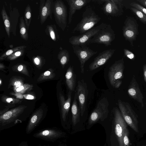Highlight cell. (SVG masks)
<instances>
[{"label":"cell","instance_id":"obj_23","mask_svg":"<svg viewBox=\"0 0 146 146\" xmlns=\"http://www.w3.org/2000/svg\"><path fill=\"white\" fill-rule=\"evenodd\" d=\"M71 107L72 121L74 125H75L80 121V109L78 105L77 97L76 92Z\"/></svg>","mask_w":146,"mask_h":146},{"label":"cell","instance_id":"obj_30","mask_svg":"<svg viewBox=\"0 0 146 146\" xmlns=\"http://www.w3.org/2000/svg\"><path fill=\"white\" fill-rule=\"evenodd\" d=\"M26 47V46L22 45L9 50L1 55L0 57V60H3L14 52L23 49H25Z\"/></svg>","mask_w":146,"mask_h":146},{"label":"cell","instance_id":"obj_44","mask_svg":"<svg viewBox=\"0 0 146 146\" xmlns=\"http://www.w3.org/2000/svg\"><path fill=\"white\" fill-rule=\"evenodd\" d=\"M106 0H92V2L96 3L99 4L104 3Z\"/></svg>","mask_w":146,"mask_h":146},{"label":"cell","instance_id":"obj_2","mask_svg":"<svg viewBox=\"0 0 146 146\" xmlns=\"http://www.w3.org/2000/svg\"><path fill=\"white\" fill-rule=\"evenodd\" d=\"M27 106L20 105L0 115V131L13 127L23 120L21 116Z\"/></svg>","mask_w":146,"mask_h":146},{"label":"cell","instance_id":"obj_20","mask_svg":"<svg viewBox=\"0 0 146 146\" xmlns=\"http://www.w3.org/2000/svg\"><path fill=\"white\" fill-rule=\"evenodd\" d=\"M72 92L69 91L68 95V98L66 100L63 95L60 93L59 99L60 105L61 117L63 122L66 121L67 116L69 111L72 98Z\"/></svg>","mask_w":146,"mask_h":146},{"label":"cell","instance_id":"obj_33","mask_svg":"<svg viewBox=\"0 0 146 146\" xmlns=\"http://www.w3.org/2000/svg\"><path fill=\"white\" fill-rule=\"evenodd\" d=\"M131 9L143 22L146 23V15L134 7H131Z\"/></svg>","mask_w":146,"mask_h":146},{"label":"cell","instance_id":"obj_7","mask_svg":"<svg viewBox=\"0 0 146 146\" xmlns=\"http://www.w3.org/2000/svg\"><path fill=\"white\" fill-rule=\"evenodd\" d=\"M109 102L107 98L104 97L101 99L90 116L89 124H94L99 120L103 121L106 119L109 113Z\"/></svg>","mask_w":146,"mask_h":146},{"label":"cell","instance_id":"obj_24","mask_svg":"<svg viewBox=\"0 0 146 146\" xmlns=\"http://www.w3.org/2000/svg\"><path fill=\"white\" fill-rule=\"evenodd\" d=\"M45 32L54 41H58L59 38L56 26L54 24L47 25Z\"/></svg>","mask_w":146,"mask_h":146},{"label":"cell","instance_id":"obj_13","mask_svg":"<svg viewBox=\"0 0 146 146\" xmlns=\"http://www.w3.org/2000/svg\"><path fill=\"white\" fill-rule=\"evenodd\" d=\"M138 25L135 20L129 17L124 22L123 34L125 39L129 41L135 40L138 34Z\"/></svg>","mask_w":146,"mask_h":146},{"label":"cell","instance_id":"obj_17","mask_svg":"<svg viewBox=\"0 0 146 146\" xmlns=\"http://www.w3.org/2000/svg\"><path fill=\"white\" fill-rule=\"evenodd\" d=\"M127 93L131 98L140 103L142 108L144 106L143 102L144 97L135 77L134 76L129 86Z\"/></svg>","mask_w":146,"mask_h":146},{"label":"cell","instance_id":"obj_11","mask_svg":"<svg viewBox=\"0 0 146 146\" xmlns=\"http://www.w3.org/2000/svg\"><path fill=\"white\" fill-rule=\"evenodd\" d=\"M74 52L78 57L80 62L81 72H84V65L85 62L92 56L97 54V51H94L86 46L72 45Z\"/></svg>","mask_w":146,"mask_h":146},{"label":"cell","instance_id":"obj_36","mask_svg":"<svg viewBox=\"0 0 146 146\" xmlns=\"http://www.w3.org/2000/svg\"><path fill=\"white\" fill-rule=\"evenodd\" d=\"M24 84L23 79L21 78H14L10 81V85L14 87H19Z\"/></svg>","mask_w":146,"mask_h":146},{"label":"cell","instance_id":"obj_26","mask_svg":"<svg viewBox=\"0 0 146 146\" xmlns=\"http://www.w3.org/2000/svg\"><path fill=\"white\" fill-rule=\"evenodd\" d=\"M57 57L62 68H64L69 60V52L66 49L61 50L58 52Z\"/></svg>","mask_w":146,"mask_h":146},{"label":"cell","instance_id":"obj_50","mask_svg":"<svg viewBox=\"0 0 146 146\" xmlns=\"http://www.w3.org/2000/svg\"><path fill=\"white\" fill-rule=\"evenodd\" d=\"M1 84H2V81H1V79H0V85L1 86Z\"/></svg>","mask_w":146,"mask_h":146},{"label":"cell","instance_id":"obj_41","mask_svg":"<svg viewBox=\"0 0 146 146\" xmlns=\"http://www.w3.org/2000/svg\"><path fill=\"white\" fill-rule=\"evenodd\" d=\"M23 96L24 98L28 100H34L35 98V97L34 96L29 94H24Z\"/></svg>","mask_w":146,"mask_h":146},{"label":"cell","instance_id":"obj_47","mask_svg":"<svg viewBox=\"0 0 146 146\" xmlns=\"http://www.w3.org/2000/svg\"><path fill=\"white\" fill-rule=\"evenodd\" d=\"M13 94V95H14L15 96H16L17 97H18V98H21V99L23 98V95H22L21 94H19V93H15V94H14V93H13V94Z\"/></svg>","mask_w":146,"mask_h":146},{"label":"cell","instance_id":"obj_49","mask_svg":"<svg viewBox=\"0 0 146 146\" xmlns=\"http://www.w3.org/2000/svg\"><path fill=\"white\" fill-rule=\"evenodd\" d=\"M58 146H65V145L63 144H61L59 145Z\"/></svg>","mask_w":146,"mask_h":146},{"label":"cell","instance_id":"obj_38","mask_svg":"<svg viewBox=\"0 0 146 146\" xmlns=\"http://www.w3.org/2000/svg\"><path fill=\"white\" fill-rule=\"evenodd\" d=\"M33 60L35 64L39 66H41L44 60L42 57L38 55L34 57Z\"/></svg>","mask_w":146,"mask_h":146},{"label":"cell","instance_id":"obj_3","mask_svg":"<svg viewBox=\"0 0 146 146\" xmlns=\"http://www.w3.org/2000/svg\"><path fill=\"white\" fill-rule=\"evenodd\" d=\"M118 105L121 114L126 123L133 130L138 132L137 116L129 104L119 99Z\"/></svg>","mask_w":146,"mask_h":146},{"label":"cell","instance_id":"obj_39","mask_svg":"<svg viewBox=\"0 0 146 146\" xmlns=\"http://www.w3.org/2000/svg\"><path fill=\"white\" fill-rule=\"evenodd\" d=\"M123 50L125 55L128 58L131 60L135 59V55L132 52L126 49H124Z\"/></svg>","mask_w":146,"mask_h":146},{"label":"cell","instance_id":"obj_37","mask_svg":"<svg viewBox=\"0 0 146 146\" xmlns=\"http://www.w3.org/2000/svg\"><path fill=\"white\" fill-rule=\"evenodd\" d=\"M130 5L133 7L135 8L146 15V8L139 4L135 3L132 2L130 4Z\"/></svg>","mask_w":146,"mask_h":146},{"label":"cell","instance_id":"obj_1","mask_svg":"<svg viewBox=\"0 0 146 146\" xmlns=\"http://www.w3.org/2000/svg\"><path fill=\"white\" fill-rule=\"evenodd\" d=\"M101 19L92 8L88 6L83 13L81 20L73 29L72 33L78 32L81 34H83L93 28Z\"/></svg>","mask_w":146,"mask_h":146},{"label":"cell","instance_id":"obj_12","mask_svg":"<svg viewBox=\"0 0 146 146\" xmlns=\"http://www.w3.org/2000/svg\"><path fill=\"white\" fill-rule=\"evenodd\" d=\"M77 83L76 93L77 99L79 103L80 115L82 116L86 109L88 90L87 89V84L83 79L78 81Z\"/></svg>","mask_w":146,"mask_h":146},{"label":"cell","instance_id":"obj_19","mask_svg":"<svg viewBox=\"0 0 146 146\" xmlns=\"http://www.w3.org/2000/svg\"><path fill=\"white\" fill-rule=\"evenodd\" d=\"M69 6L68 24L70 25L73 15L76 11L81 9L88 3L92 2V0H66Z\"/></svg>","mask_w":146,"mask_h":146},{"label":"cell","instance_id":"obj_25","mask_svg":"<svg viewBox=\"0 0 146 146\" xmlns=\"http://www.w3.org/2000/svg\"><path fill=\"white\" fill-rule=\"evenodd\" d=\"M1 14L7 35L9 38L10 36V33L11 32V24L9 18L7 14L5 7L4 5H3L2 8L1 10Z\"/></svg>","mask_w":146,"mask_h":146},{"label":"cell","instance_id":"obj_10","mask_svg":"<svg viewBox=\"0 0 146 146\" xmlns=\"http://www.w3.org/2000/svg\"><path fill=\"white\" fill-rule=\"evenodd\" d=\"M64 132L55 127L46 128L41 129L34 133V137L41 139L45 141L54 142L63 137Z\"/></svg>","mask_w":146,"mask_h":146},{"label":"cell","instance_id":"obj_31","mask_svg":"<svg viewBox=\"0 0 146 146\" xmlns=\"http://www.w3.org/2000/svg\"><path fill=\"white\" fill-rule=\"evenodd\" d=\"M33 87V85L25 84L19 87H14V90L15 93L21 94L30 91Z\"/></svg>","mask_w":146,"mask_h":146},{"label":"cell","instance_id":"obj_4","mask_svg":"<svg viewBox=\"0 0 146 146\" xmlns=\"http://www.w3.org/2000/svg\"><path fill=\"white\" fill-rule=\"evenodd\" d=\"M124 69L123 58L116 61L109 68L108 76L111 86L118 88L122 83Z\"/></svg>","mask_w":146,"mask_h":146},{"label":"cell","instance_id":"obj_21","mask_svg":"<svg viewBox=\"0 0 146 146\" xmlns=\"http://www.w3.org/2000/svg\"><path fill=\"white\" fill-rule=\"evenodd\" d=\"M9 10L11 32L14 35L16 36L17 27L20 15L19 12L17 8L15 7L12 8L11 4L10 5Z\"/></svg>","mask_w":146,"mask_h":146},{"label":"cell","instance_id":"obj_5","mask_svg":"<svg viewBox=\"0 0 146 146\" xmlns=\"http://www.w3.org/2000/svg\"><path fill=\"white\" fill-rule=\"evenodd\" d=\"M115 35L111 25L107 24L89 40L88 44L97 43L108 46L111 45L115 38Z\"/></svg>","mask_w":146,"mask_h":146},{"label":"cell","instance_id":"obj_16","mask_svg":"<svg viewBox=\"0 0 146 146\" xmlns=\"http://www.w3.org/2000/svg\"><path fill=\"white\" fill-rule=\"evenodd\" d=\"M115 51V49H110L100 53L89 65L90 70H95L104 64L112 57Z\"/></svg>","mask_w":146,"mask_h":146},{"label":"cell","instance_id":"obj_9","mask_svg":"<svg viewBox=\"0 0 146 146\" xmlns=\"http://www.w3.org/2000/svg\"><path fill=\"white\" fill-rule=\"evenodd\" d=\"M114 120L115 133L119 146H124L123 139L125 132L127 129V123L117 107L114 108Z\"/></svg>","mask_w":146,"mask_h":146},{"label":"cell","instance_id":"obj_35","mask_svg":"<svg viewBox=\"0 0 146 146\" xmlns=\"http://www.w3.org/2000/svg\"><path fill=\"white\" fill-rule=\"evenodd\" d=\"M25 51V49H23L16 51L8 56L7 59L9 60H13L22 56Z\"/></svg>","mask_w":146,"mask_h":146},{"label":"cell","instance_id":"obj_45","mask_svg":"<svg viewBox=\"0 0 146 146\" xmlns=\"http://www.w3.org/2000/svg\"><path fill=\"white\" fill-rule=\"evenodd\" d=\"M137 1L146 7V0H137Z\"/></svg>","mask_w":146,"mask_h":146},{"label":"cell","instance_id":"obj_40","mask_svg":"<svg viewBox=\"0 0 146 146\" xmlns=\"http://www.w3.org/2000/svg\"><path fill=\"white\" fill-rule=\"evenodd\" d=\"M128 136V130L127 129L125 132L123 139L124 146H129Z\"/></svg>","mask_w":146,"mask_h":146},{"label":"cell","instance_id":"obj_8","mask_svg":"<svg viewBox=\"0 0 146 146\" xmlns=\"http://www.w3.org/2000/svg\"><path fill=\"white\" fill-rule=\"evenodd\" d=\"M107 25L106 23H102L83 34L71 36L69 39V42L72 45L85 46L88 44V41L91 38Z\"/></svg>","mask_w":146,"mask_h":146},{"label":"cell","instance_id":"obj_46","mask_svg":"<svg viewBox=\"0 0 146 146\" xmlns=\"http://www.w3.org/2000/svg\"><path fill=\"white\" fill-rule=\"evenodd\" d=\"M9 108L8 107H7L5 109L3 110H1L0 111V115H2L4 114L7 111H8Z\"/></svg>","mask_w":146,"mask_h":146},{"label":"cell","instance_id":"obj_14","mask_svg":"<svg viewBox=\"0 0 146 146\" xmlns=\"http://www.w3.org/2000/svg\"><path fill=\"white\" fill-rule=\"evenodd\" d=\"M122 0H106L102 8L107 15L117 16L121 13L122 7Z\"/></svg>","mask_w":146,"mask_h":146},{"label":"cell","instance_id":"obj_42","mask_svg":"<svg viewBox=\"0 0 146 146\" xmlns=\"http://www.w3.org/2000/svg\"><path fill=\"white\" fill-rule=\"evenodd\" d=\"M143 68L144 79L146 83V64L143 65Z\"/></svg>","mask_w":146,"mask_h":146},{"label":"cell","instance_id":"obj_32","mask_svg":"<svg viewBox=\"0 0 146 146\" xmlns=\"http://www.w3.org/2000/svg\"><path fill=\"white\" fill-rule=\"evenodd\" d=\"M13 71L19 72L29 76V72L25 65L24 64H17L12 67Z\"/></svg>","mask_w":146,"mask_h":146},{"label":"cell","instance_id":"obj_48","mask_svg":"<svg viewBox=\"0 0 146 146\" xmlns=\"http://www.w3.org/2000/svg\"><path fill=\"white\" fill-rule=\"evenodd\" d=\"M5 68V66L2 63H0V70H3Z\"/></svg>","mask_w":146,"mask_h":146},{"label":"cell","instance_id":"obj_28","mask_svg":"<svg viewBox=\"0 0 146 146\" xmlns=\"http://www.w3.org/2000/svg\"><path fill=\"white\" fill-rule=\"evenodd\" d=\"M24 21L28 30L30 26L31 20V10L28 4L26 6L24 13Z\"/></svg>","mask_w":146,"mask_h":146},{"label":"cell","instance_id":"obj_43","mask_svg":"<svg viewBox=\"0 0 146 146\" xmlns=\"http://www.w3.org/2000/svg\"><path fill=\"white\" fill-rule=\"evenodd\" d=\"M18 146H29L27 141H23L21 142ZM39 146H48L46 145H39Z\"/></svg>","mask_w":146,"mask_h":146},{"label":"cell","instance_id":"obj_22","mask_svg":"<svg viewBox=\"0 0 146 146\" xmlns=\"http://www.w3.org/2000/svg\"><path fill=\"white\" fill-rule=\"evenodd\" d=\"M65 78L66 84L70 91H74L76 86V76L72 66H70L67 70Z\"/></svg>","mask_w":146,"mask_h":146},{"label":"cell","instance_id":"obj_18","mask_svg":"<svg viewBox=\"0 0 146 146\" xmlns=\"http://www.w3.org/2000/svg\"><path fill=\"white\" fill-rule=\"evenodd\" d=\"M44 117V111L39 109L35 111L31 116L26 128L27 134L31 133L39 125Z\"/></svg>","mask_w":146,"mask_h":146},{"label":"cell","instance_id":"obj_6","mask_svg":"<svg viewBox=\"0 0 146 146\" xmlns=\"http://www.w3.org/2000/svg\"><path fill=\"white\" fill-rule=\"evenodd\" d=\"M53 13L56 24L64 31L67 27V11L66 6L62 0L54 2Z\"/></svg>","mask_w":146,"mask_h":146},{"label":"cell","instance_id":"obj_34","mask_svg":"<svg viewBox=\"0 0 146 146\" xmlns=\"http://www.w3.org/2000/svg\"><path fill=\"white\" fill-rule=\"evenodd\" d=\"M1 100L3 102L11 104H17L21 102V101L19 99L8 97L5 96H2Z\"/></svg>","mask_w":146,"mask_h":146},{"label":"cell","instance_id":"obj_29","mask_svg":"<svg viewBox=\"0 0 146 146\" xmlns=\"http://www.w3.org/2000/svg\"><path fill=\"white\" fill-rule=\"evenodd\" d=\"M55 76V74L53 72L52 70L50 68L41 74L38 78L37 81L38 82H40L52 79Z\"/></svg>","mask_w":146,"mask_h":146},{"label":"cell","instance_id":"obj_27","mask_svg":"<svg viewBox=\"0 0 146 146\" xmlns=\"http://www.w3.org/2000/svg\"><path fill=\"white\" fill-rule=\"evenodd\" d=\"M19 27L21 37L25 40H27L29 38L28 30L23 17H21L20 18Z\"/></svg>","mask_w":146,"mask_h":146},{"label":"cell","instance_id":"obj_15","mask_svg":"<svg viewBox=\"0 0 146 146\" xmlns=\"http://www.w3.org/2000/svg\"><path fill=\"white\" fill-rule=\"evenodd\" d=\"M53 0H40L39 8V17L41 25H42L48 17L52 19L54 4Z\"/></svg>","mask_w":146,"mask_h":146}]
</instances>
